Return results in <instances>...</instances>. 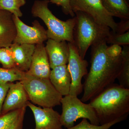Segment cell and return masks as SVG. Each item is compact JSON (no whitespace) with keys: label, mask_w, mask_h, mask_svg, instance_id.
I'll list each match as a JSON object with an SVG mask.
<instances>
[{"label":"cell","mask_w":129,"mask_h":129,"mask_svg":"<svg viewBox=\"0 0 129 129\" xmlns=\"http://www.w3.org/2000/svg\"><path fill=\"white\" fill-rule=\"evenodd\" d=\"M106 41L91 46L89 71L83 85L84 93L81 100L86 102L105 88L114 83L122 68V53L117 57L110 56L106 51Z\"/></svg>","instance_id":"obj_1"},{"label":"cell","mask_w":129,"mask_h":129,"mask_svg":"<svg viewBox=\"0 0 129 129\" xmlns=\"http://www.w3.org/2000/svg\"><path fill=\"white\" fill-rule=\"evenodd\" d=\"M89 103L94 109L100 125L106 124L129 113V89L118 84L105 88Z\"/></svg>","instance_id":"obj_2"},{"label":"cell","mask_w":129,"mask_h":129,"mask_svg":"<svg viewBox=\"0 0 129 129\" xmlns=\"http://www.w3.org/2000/svg\"><path fill=\"white\" fill-rule=\"evenodd\" d=\"M75 14L73 44L81 57L84 59L89 47L106 41L111 29L98 23L90 16L83 12H76Z\"/></svg>","instance_id":"obj_3"},{"label":"cell","mask_w":129,"mask_h":129,"mask_svg":"<svg viewBox=\"0 0 129 129\" xmlns=\"http://www.w3.org/2000/svg\"><path fill=\"white\" fill-rule=\"evenodd\" d=\"M50 0H36L31 8L34 17L39 18L46 25L48 39L66 41L74 44L73 30L75 17L62 21L53 15L48 8Z\"/></svg>","instance_id":"obj_4"},{"label":"cell","mask_w":129,"mask_h":129,"mask_svg":"<svg viewBox=\"0 0 129 129\" xmlns=\"http://www.w3.org/2000/svg\"><path fill=\"white\" fill-rule=\"evenodd\" d=\"M21 81L32 104L48 108L61 104L63 96L55 89L49 79L35 77L25 72Z\"/></svg>","instance_id":"obj_5"},{"label":"cell","mask_w":129,"mask_h":129,"mask_svg":"<svg viewBox=\"0 0 129 129\" xmlns=\"http://www.w3.org/2000/svg\"><path fill=\"white\" fill-rule=\"evenodd\" d=\"M62 113L60 120L62 126L67 129L74 126L75 122L80 118H85L90 123L100 125L98 118L94 109L89 104H85L77 96L69 94L64 96L61 101Z\"/></svg>","instance_id":"obj_6"},{"label":"cell","mask_w":129,"mask_h":129,"mask_svg":"<svg viewBox=\"0 0 129 129\" xmlns=\"http://www.w3.org/2000/svg\"><path fill=\"white\" fill-rule=\"evenodd\" d=\"M70 5L74 13L78 11L85 13L98 23L107 26L115 32L117 23L105 9L102 0H70Z\"/></svg>","instance_id":"obj_7"},{"label":"cell","mask_w":129,"mask_h":129,"mask_svg":"<svg viewBox=\"0 0 129 129\" xmlns=\"http://www.w3.org/2000/svg\"><path fill=\"white\" fill-rule=\"evenodd\" d=\"M68 43L70 53L67 67L72 79L69 94L78 96L83 91L81 81L83 77L88 74V63L81 57L74 44Z\"/></svg>","instance_id":"obj_8"},{"label":"cell","mask_w":129,"mask_h":129,"mask_svg":"<svg viewBox=\"0 0 129 129\" xmlns=\"http://www.w3.org/2000/svg\"><path fill=\"white\" fill-rule=\"evenodd\" d=\"M16 35L13 43L36 45L43 44L48 39L46 30L39 21L35 20L33 26L26 25L19 18L13 16Z\"/></svg>","instance_id":"obj_9"},{"label":"cell","mask_w":129,"mask_h":129,"mask_svg":"<svg viewBox=\"0 0 129 129\" xmlns=\"http://www.w3.org/2000/svg\"><path fill=\"white\" fill-rule=\"evenodd\" d=\"M27 107L34 116L36 125L34 129H62L60 114L53 108L37 107L29 101Z\"/></svg>","instance_id":"obj_10"},{"label":"cell","mask_w":129,"mask_h":129,"mask_svg":"<svg viewBox=\"0 0 129 129\" xmlns=\"http://www.w3.org/2000/svg\"><path fill=\"white\" fill-rule=\"evenodd\" d=\"M29 101L27 94L21 81L11 83L1 114L27 107Z\"/></svg>","instance_id":"obj_11"},{"label":"cell","mask_w":129,"mask_h":129,"mask_svg":"<svg viewBox=\"0 0 129 129\" xmlns=\"http://www.w3.org/2000/svg\"><path fill=\"white\" fill-rule=\"evenodd\" d=\"M50 69L45 45H36L30 68L26 73L38 78L49 79Z\"/></svg>","instance_id":"obj_12"},{"label":"cell","mask_w":129,"mask_h":129,"mask_svg":"<svg viewBox=\"0 0 129 129\" xmlns=\"http://www.w3.org/2000/svg\"><path fill=\"white\" fill-rule=\"evenodd\" d=\"M45 47L51 69L68 63L70 52L67 41L48 39Z\"/></svg>","instance_id":"obj_13"},{"label":"cell","mask_w":129,"mask_h":129,"mask_svg":"<svg viewBox=\"0 0 129 129\" xmlns=\"http://www.w3.org/2000/svg\"><path fill=\"white\" fill-rule=\"evenodd\" d=\"M36 45L13 43L10 47L15 67L26 72L30 68Z\"/></svg>","instance_id":"obj_14"},{"label":"cell","mask_w":129,"mask_h":129,"mask_svg":"<svg viewBox=\"0 0 129 129\" xmlns=\"http://www.w3.org/2000/svg\"><path fill=\"white\" fill-rule=\"evenodd\" d=\"M16 35L13 15L0 9V47H10Z\"/></svg>","instance_id":"obj_15"},{"label":"cell","mask_w":129,"mask_h":129,"mask_svg":"<svg viewBox=\"0 0 129 129\" xmlns=\"http://www.w3.org/2000/svg\"><path fill=\"white\" fill-rule=\"evenodd\" d=\"M49 79L55 89L61 95L64 96L69 94L72 79L67 64L52 69Z\"/></svg>","instance_id":"obj_16"},{"label":"cell","mask_w":129,"mask_h":129,"mask_svg":"<svg viewBox=\"0 0 129 129\" xmlns=\"http://www.w3.org/2000/svg\"><path fill=\"white\" fill-rule=\"evenodd\" d=\"M105 9L112 17L129 19V6L126 0H102Z\"/></svg>","instance_id":"obj_17"},{"label":"cell","mask_w":129,"mask_h":129,"mask_svg":"<svg viewBox=\"0 0 129 129\" xmlns=\"http://www.w3.org/2000/svg\"><path fill=\"white\" fill-rule=\"evenodd\" d=\"M123 63L118 76L119 85L129 89V45L124 46L122 52Z\"/></svg>","instance_id":"obj_18"},{"label":"cell","mask_w":129,"mask_h":129,"mask_svg":"<svg viewBox=\"0 0 129 129\" xmlns=\"http://www.w3.org/2000/svg\"><path fill=\"white\" fill-rule=\"evenodd\" d=\"M27 107L10 111L0 115V129L9 128L22 115L25 114Z\"/></svg>","instance_id":"obj_19"},{"label":"cell","mask_w":129,"mask_h":129,"mask_svg":"<svg viewBox=\"0 0 129 129\" xmlns=\"http://www.w3.org/2000/svg\"><path fill=\"white\" fill-rule=\"evenodd\" d=\"M25 72L21 71L16 67L10 69L0 68V82L11 83L21 81L25 76Z\"/></svg>","instance_id":"obj_20"},{"label":"cell","mask_w":129,"mask_h":129,"mask_svg":"<svg viewBox=\"0 0 129 129\" xmlns=\"http://www.w3.org/2000/svg\"><path fill=\"white\" fill-rule=\"evenodd\" d=\"M26 3L25 0H0V9L7 11L19 18L23 16L20 8Z\"/></svg>","instance_id":"obj_21"},{"label":"cell","mask_w":129,"mask_h":129,"mask_svg":"<svg viewBox=\"0 0 129 129\" xmlns=\"http://www.w3.org/2000/svg\"><path fill=\"white\" fill-rule=\"evenodd\" d=\"M126 119V118H120L106 124L95 125L90 123L86 119L83 118L82 121L77 125L67 129H109L113 125Z\"/></svg>","instance_id":"obj_22"},{"label":"cell","mask_w":129,"mask_h":129,"mask_svg":"<svg viewBox=\"0 0 129 129\" xmlns=\"http://www.w3.org/2000/svg\"><path fill=\"white\" fill-rule=\"evenodd\" d=\"M107 44L117 45L119 46L129 45V30L121 34H117L112 31L106 40Z\"/></svg>","instance_id":"obj_23"},{"label":"cell","mask_w":129,"mask_h":129,"mask_svg":"<svg viewBox=\"0 0 129 129\" xmlns=\"http://www.w3.org/2000/svg\"><path fill=\"white\" fill-rule=\"evenodd\" d=\"M0 63L4 68L10 69L15 67L10 47H0Z\"/></svg>","instance_id":"obj_24"},{"label":"cell","mask_w":129,"mask_h":129,"mask_svg":"<svg viewBox=\"0 0 129 129\" xmlns=\"http://www.w3.org/2000/svg\"><path fill=\"white\" fill-rule=\"evenodd\" d=\"M70 0H50V2L61 7L64 14L74 17L75 14L73 11L70 5Z\"/></svg>","instance_id":"obj_25"},{"label":"cell","mask_w":129,"mask_h":129,"mask_svg":"<svg viewBox=\"0 0 129 129\" xmlns=\"http://www.w3.org/2000/svg\"><path fill=\"white\" fill-rule=\"evenodd\" d=\"M10 84L11 83L0 82V115L1 114L3 103L10 87Z\"/></svg>","instance_id":"obj_26"},{"label":"cell","mask_w":129,"mask_h":129,"mask_svg":"<svg viewBox=\"0 0 129 129\" xmlns=\"http://www.w3.org/2000/svg\"><path fill=\"white\" fill-rule=\"evenodd\" d=\"M129 30V19H122L119 22L117 23V26L115 32L117 34H121Z\"/></svg>","instance_id":"obj_27"},{"label":"cell","mask_w":129,"mask_h":129,"mask_svg":"<svg viewBox=\"0 0 129 129\" xmlns=\"http://www.w3.org/2000/svg\"><path fill=\"white\" fill-rule=\"evenodd\" d=\"M122 48L120 46L117 45H112L108 46L106 48V51L109 55L113 57H117L121 55Z\"/></svg>","instance_id":"obj_28"},{"label":"cell","mask_w":129,"mask_h":129,"mask_svg":"<svg viewBox=\"0 0 129 129\" xmlns=\"http://www.w3.org/2000/svg\"><path fill=\"white\" fill-rule=\"evenodd\" d=\"M24 115L25 114L22 115L17 121L8 129H23Z\"/></svg>","instance_id":"obj_29"},{"label":"cell","mask_w":129,"mask_h":129,"mask_svg":"<svg viewBox=\"0 0 129 129\" xmlns=\"http://www.w3.org/2000/svg\"><path fill=\"white\" fill-rule=\"evenodd\" d=\"M126 1H127V2H128V1H129V0H126Z\"/></svg>","instance_id":"obj_30"}]
</instances>
